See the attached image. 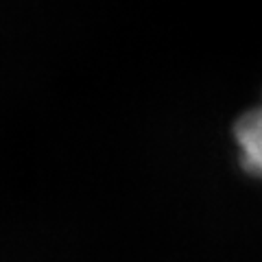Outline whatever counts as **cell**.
<instances>
[{"label":"cell","instance_id":"6da1fadb","mask_svg":"<svg viewBox=\"0 0 262 262\" xmlns=\"http://www.w3.org/2000/svg\"><path fill=\"white\" fill-rule=\"evenodd\" d=\"M234 140L243 168L262 179V103L236 120Z\"/></svg>","mask_w":262,"mask_h":262}]
</instances>
